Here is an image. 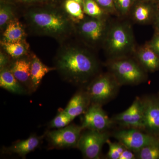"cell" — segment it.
<instances>
[{
    "label": "cell",
    "instance_id": "obj_34",
    "mask_svg": "<svg viewBox=\"0 0 159 159\" xmlns=\"http://www.w3.org/2000/svg\"><path fill=\"white\" fill-rule=\"evenodd\" d=\"M74 1L77 2L79 3L80 5L83 4L84 0H74Z\"/></svg>",
    "mask_w": 159,
    "mask_h": 159
},
{
    "label": "cell",
    "instance_id": "obj_19",
    "mask_svg": "<svg viewBox=\"0 0 159 159\" xmlns=\"http://www.w3.org/2000/svg\"><path fill=\"white\" fill-rule=\"evenodd\" d=\"M25 32L20 23L16 19L11 20L6 26L3 33V41L9 43L21 42Z\"/></svg>",
    "mask_w": 159,
    "mask_h": 159
},
{
    "label": "cell",
    "instance_id": "obj_33",
    "mask_svg": "<svg viewBox=\"0 0 159 159\" xmlns=\"http://www.w3.org/2000/svg\"><path fill=\"white\" fill-rule=\"evenodd\" d=\"M154 26L156 32H159V10L156 13L154 19Z\"/></svg>",
    "mask_w": 159,
    "mask_h": 159
},
{
    "label": "cell",
    "instance_id": "obj_16",
    "mask_svg": "<svg viewBox=\"0 0 159 159\" xmlns=\"http://www.w3.org/2000/svg\"><path fill=\"white\" fill-rule=\"evenodd\" d=\"M137 59L146 72H154L159 70V56L147 44L137 52Z\"/></svg>",
    "mask_w": 159,
    "mask_h": 159
},
{
    "label": "cell",
    "instance_id": "obj_18",
    "mask_svg": "<svg viewBox=\"0 0 159 159\" xmlns=\"http://www.w3.org/2000/svg\"><path fill=\"white\" fill-rule=\"evenodd\" d=\"M56 68L47 66L39 58L34 55L31 60V78L33 91L36 90L41 82L43 77L50 71L56 70Z\"/></svg>",
    "mask_w": 159,
    "mask_h": 159
},
{
    "label": "cell",
    "instance_id": "obj_2",
    "mask_svg": "<svg viewBox=\"0 0 159 159\" xmlns=\"http://www.w3.org/2000/svg\"><path fill=\"white\" fill-rule=\"evenodd\" d=\"M26 19L32 30L40 35L60 38L69 34L73 28L65 15L52 9L31 10Z\"/></svg>",
    "mask_w": 159,
    "mask_h": 159
},
{
    "label": "cell",
    "instance_id": "obj_13",
    "mask_svg": "<svg viewBox=\"0 0 159 159\" xmlns=\"http://www.w3.org/2000/svg\"><path fill=\"white\" fill-rule=\"evenodd\" d=\"M91 104L86 91H80L74 95L64 110L73 120L76 117L84 113Z\"/></svg>",
    "mask_w": 159,
    "mask_h": 159
},
{
    "label": "cell",
    "instance_id": "obj_31",
    "mask_svg": "<svg viewBox=\"0 0 159 159\" xmlns=\"http://www.w3.org/2000/svg\"><path fill=\"white\" fill-rule=\"evenodd\" d=\"M137 159L136 156L135 152L125 148L122 153L121 154L119 159Z\"/></svg>",
    "mask_w": 159,
    "mask_h": 159
},
{
    "label": "cell",
    "instance_id": "obj_11",
    "mask_svg": "<svg viewBox=\"0 0 159 159\" xmlns=\"http://www.w3.org/2000/svg\"><path fill=\"white\" fill-rule=\"evenodd\" d=\"M116 123L126 128H134L143 130V112L141 98L137 97L126 110L111 118Z\"/></svg>",
    "mask_w": 159,
    "mask_h": 159
},
{
    "label": "cell",
    "instance_id": "obj_21",
    "mask_svg": "<svg viewBox=\"0 0 159 159\" xmlns=\"http://www.w3.org/2000/svg\"><path fill=\"white\" fill-rule=\"evenodd\" d=\"M135 153L137 159H159V139L146 145Z\"/></svg>",
    "mask_w": 159,
    "mask_h": 159
},
{
    "label": "cell",
    "instance_id": "obj_4",
    "mask_svg": "<svg viewBox=\"0 0 159 159\" xmlns=\"http://www.w3.org/2000/svg\"><path fill=\"white\" fill-rule=\"evenodd\" d=\"M108 67L121 86L137 85L146 79L147 72L140 64L127 57L111 59Z\"/></svg>",
    "mask_w": 159,
    "mask_h": 159
},
{
    "label": "cell",
    "instance_id": "obj_6",
    "mask_svg": "<svg viewBox=\"0 0 159 159\" xmlns=\"http://www.w3.org/2000/svg\"><path fill=\"white\" fill-rule=\"evenodd\" d=\"M110 137V134L107 131L101 132L87 129L81 134L77 147L85 158L99 159L103 145Z\"/></svg>",
    "mask_w": 159,
    "mask_h": 159
},
{
    "label": "cell",
    "instance_id": "obj_3",
    "mask_svg": "<svg viewBox=\"0 0 159 159\" xmlns=\"http://www.w3.org/2000/svg\"><path fill=\"white\" fill-rule=\"evenodd\" d=\"M104 41L111 60L127 57L134 48L132 30L130 25L125 23L116 24L111 27Z\"/></svg>",
    "mask_w": 159,
    "mask_h": 159
},
{
    "label": "cell",
    "instance_id": "obj_20",
    "mask_svg": "<svg viewBox=\"0 0 159 159\" xmlns=\"http://www.w3.org/2000/svg\"><path fill=\"white\" fill-rule=\"evenodd\" d=\"M156 13L151 6L140 4L134 9L132 14L133 18L135 21L139 24H147L152 19H154Z\"/></svg>",
    "mask_w": 159,
    "mask_h": 159
},
{
    "label": "cell",
    "instance_id": "obj_12",
    "mask_svg": "<svg viewBox=\"0 0 159 159\" xmlns=\"http://www.w3.org/2000/svg\"><path fill=\"white\" fill-rule=\"evenodd\" d=\"M82 21L79 30L84 39L92 44L104 40L108 30L105 22L101 18L92 17Z\"/></svg>",
    "mask_w": 159,
    "mask_h": 159
},
{
    "label": "cell",
    "instance_id": "obj_26",
    "mask_svg": "<svg viewBox=\"0 0 159 159\" xmlns=\"http://www.w3.org/2000/svg\"><path fill=\"white\" fill-rule=\"evenodd\" d=\"M108 145V152L107 154V159H119L125 147L121 143L111 142L108 139L106 142Z\"/></svg>",
    "mask_w": 159,
    "mask_h": 159
},
{
    "label": "cell",
    "instance_id": "obj_17",
    "mask_svg": "<svg viewBox=\"0 0 159 159\" xmlns=\"http://www.w3.org/2000/svg\"><path fill=\"white\" fill-rule=\"evenodd\" d=\"M0 86L11 93L20 95L24 94L26 90L10 70L6 67L1 69Z\"/></svg>",
    "mask_w": 159,
    "mask_h": 159
},
{
    "label": "cell",
    "instance_id": "obj_24",
    "mask_svg": "<svg viewBox=\"0 0 159 159\" xmlns=\"http://www.w3.org/2000/svg\"><path fill=\"white\" fill-rule=\"evenodd\" d=\"M83 11L92 17L101 18L103 11L95 0H84Z\"/></svg>",
    "mask_w": 159,
    "mask_h": 159
},
{
    "label": "cell",
    "instance_id": "obj_23",
    "mask_svg": "<svg viewBox=\"0 0 159 159\" xmlns=\"http://www.w3.org/2000/svg\"><path fill=\"white\" fill-rule=\"evenodd\" d=\"M3 48L11 57L18 58L21 57L25 53V48L21 42L9 43L2 41Z\"/></svg>",
    "mask_w": 159,
    "mask_h": 159
},
{
    "label": "cell",
    "instance_id": "obj_10",
    "mask_svg": "<svg viewBox=\"0 0 159 159\" xmlns=\"http://www.w3.org/2000/svg\"><path fill=\"white\" fill-rule=\"evenodd\" d=\"M102 105L92 103L84 113L81 127L83 129L106 131L114 124Z\"/></svg>",
    "mask_w": 159,
    "mask_h": 159
},
{
    "label": "cell",
    "instance_id": "obj_35",
    "mask_svg": "<svg viewBox=\"0 0 159 159\" xmlns=\"http://www.w3.org/2000/svg\"><path fill=\"white\" fill-rule=\"evenodd\" d=\"M36 1V0H22L23 2H34V1Z\"/></svg>",
    "mask_w": 159,
    "mask_h": 159
},
{
    "label": "cell",
    "instance_id": "obj_7",
    "mask_svg": "<svg viewBox=\"0 0 159 159\" xmlns=\"http://www.w3.org/2000/svg\"><path fill=\"white\" fill-rule=\"evenodd\" d=\"M142 131L137 129L127 128L115 132L113 137L125 148L135 153L146 145L159 139Z\"/></svg>",
    "mask_w": 159,
    "mask_h": 159
},
{
    "label": "cell",
    "instance_id": "obj_22",
    "mask_svg": "<svg viewBox=\"0 0 159 159\" xmlns=\"http://www.w3.org/2000/svg\"><path fill=\"white\" fill-rule=\"evenodd\" d=\"M65 8L70 17L74 20L80 21L84 19V12L81 5L74 0H66Z\"/></svg>",
    "mask_w": 159,
    "mask_h": 159
},
{
    "label": "cell",
    "instance_id": "obj_14",
    "mask_svg": "<svg viewBox=\"0 0 159 159\" xmlns=\"http://www.w3.org/2000/svg\"><path fill=\"white\" fill-rule=\"evenodd\" d=\"M43 136L32 135L28 139L14 143L8 147L3 148V153L15 154L22 157H25L28 154L33 151L38 147L42 140Z\"/></svg>",
    "mask_w": 159,
    "mask_h": 159
},
{
    "label": "cell",
    "instance_id": "obj_8",
    "mask_svg": "<svg viewBox=\"0 0 159 159\" xmlns=\"http://www.w3.org/2000/svg\"><path fill=\"white\" fill-rule=\"evenodd\" d=\"M83 129L81 126L71 125L47 134L49 142L54 148H62L77 147Z\"/></svg>",
    "mask_w": 159,
    "mask_h": 159
},
{
    "label": "cell",
    "instance_id": "obj_29",
    "mask_svg": "<svg viewBox=\"0 0 159 159\" xmlns=\"http://www.w3.org/2000/svg\"><path fill=\"white\" fill-rule=\"evenodd\" d=\"M99 6L110 12H114L116 10L114 0H95Z\"/></svg>",
    "mask_w": 159,
    "mask_h": 159
},
{
    "label": "cell",
    "instance_id": "obj_36",
    "mask_svg": "<svg viewBox=\"0 0 159 159\" xmlns=\"http://www.w3.org/2000/svg\"><path fill=\"white\" fill-rule=\"evenodd\" d=\"M158 98H159V97Z\"/></svg>",
    "mask_w": 159,
    "mask_h": 159
},
{
    "label": "cell",
    "instance_id": "obj_30",
    "mask_svg": "<svg viewBox=\"0 0 159 159\" xmlns=\"http://www.w3.org/2000/svg\"><path fill=\"white\" fill-rule=\"evenodd\" d=\"M146 44L159 56V32H156L152 39Z\"/></svg>",
    "mask_w": 159,
    "mask_h": 159
},
{
    "label": "cell",
    "instance_id": "obj_5",
    "mask_svg": "<svg viewBox=\"0 0 159 159\" xmlns=\"http://www.w3.org/2000/svg\"><path fill=\"white\" fill-rule=\"evenodd\" d=\"M121 86L110 72L101 74L90 83L86 90L91 104L102 105L114 99Z\"/></svg>",
    "mask_w": 159,
    "mask_h": 159
},
{
    "label": "cell",
    "instance_id": "obj_32",
    "mask_svg": "<svg viewBox=\"0 0 159 159\" xmlns=\"http://www.w3.org/2000/svg\"><path fill=\"white\" fill-rule=\"evenodd\" d=\"M9 62L8 58L6 57V55L2 53H1L0 54V67L1 69L4 68L6 67V66L7 65Z\"/></svg>",
    "mask_w": 159,
    "mask_h": 159
},
{
    "label": "cell",
    "instance_id": "obj_9",
    "mask_svg": "<svg viewBox=\"0 0 159 159\" xmlns=\"http://www.w3.org/2000/svg\"><path fill=\"white\" fill-rule=\"evenodd\" d=\"M143 131L159 138V98L146 96L141 98Z\"/></svg>",
    "mask_w": 159,
    "mask_h": 159
},
{
    "label": "cell",
    "instance_id": "obj_28",
    "mask_svg": "<svg viewBox=\"0 0 159 159\" xmlns=\"http://www.w3.org/2000/svg\"><path fill=\"white\" fill-rule=\"evenodd\" d=\"M132 0H114L115 8L121 16L127 15L130 9Z\"/></svg>",
    "mask_w": 159,
    "mask_h": 159
},
{
    "label": "cell",
    "instance_id": "obj_1",
    "mask_svg": "<svg viewBox=\"0 0 159 159\" xmlns=\"http://www.w3.org/2000/svg\"><path fill=\"white\" fill-rule=\"evenodd\" d=\"M56 66L63 77L76 84L87 82L98 70L96 59L87 51L76 47L61 51L56 58Z\"/></svg>",
    "mask_w": 159,
    "mask_h": 159
},
{
    "label": "cell",
    "instance_id": "obj_27",
    "mask_svg": "<svg viewBox=\"0 0 159 159\" xmlns=\"http://www.w3.org/2000/svg\"><path fill=\"white\" fill-rule=\"evenodd\" d=\"M13 17V12L11 7L7 6H1L0 9L1 28H3L5 25H7L8 23L12 20Z\"/></svg>",
    "mask_w": 159,
    "mask_h": 159
},
{
    "label": "cell",
    "instance_id": "obj_15",
    "mask_svg": "<svg viewBox=\"0 0 159 159\" xmlns=\"http://www.w3.org/2000/svg\"><path fill=\"white\" fill-rule=\"evenodd\" d=\"M31 60L19 59L11 66L10 70L20 83L26 86L29 90L33 91L31 78Z\"/></svg>",
    "mask_w": 159,
    "mask_h": 159
},
{
    "label": "cell",
    "instance_id": "obj_25",
    "mask_svg": "<svg viewBox=\"0 0 159 159\" xmlns=\"http://www.w3.org/2000/svg\"><path fill=\"white\" fill-rule=\"evenodd\" d=\"M73 121L64 110L61 111L57 114L50 123V126L52 128L60 129L68 125Z\"/></svg>",
    "mask_w": 159,
    "mask_h": 159
}]
</instances>
